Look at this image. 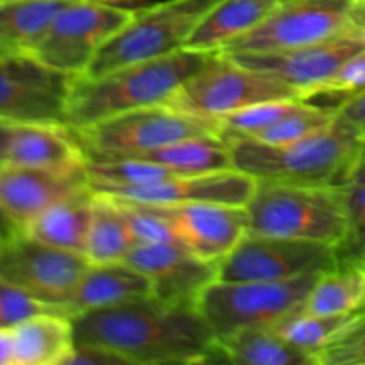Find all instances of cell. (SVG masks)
I'll list each match as a JSON object with an SVG mask.
<instances>
[{
    "instance_id": "10",
    "label": "cell",
    "mask_w": 365,
    "mask_h": 365,
    "mask_svg": "<svg viewBox=\"0 0 365 365\" xmlns=\"http://www.w3.org/2000/svg\"><path fill=\"white\" fill-rule=\"evenodd\" d=\"M89 266L82 253L48 246L20 230L0 250V277L64 316Z\"/></svg>"
},
{
    "instance_id": "35",
    "label": "cell",
    "mask_w": 365,
    "mask_h": 365,
    "mask_svg": "<svg viewBox=\"0 0 365 365\" xmlns=\"http://www.w3.org/2000/svg\"><path fill=\"white\" fill-rule=\"evenodd\" d=\"M348 212V241L342 260H364L365 255V180L351 177L342 184Z\"/></svg>"
},
{
    "instance_id": "6",
    "label": "cell",
    "mask_w": 365,
    "mask_h": 365,
    "mask_svg": "<svg viewBox=\"0 0 365 365\" xmlns=\"http://www.w3.org/2000/svg\"><path fill=\"white\" fill-rule=\"evenodd\" d=\"M71 132L88 159H113L160 148L180 139L220 135V121L159 103L71 128Z\"/></svg>"
},
{
    "instance_id": "34",
    "label": "cell",
    "mask_w": 365,
    "mask_h": 365,
    "mask_svg": "<svg viewBox=\"0 0 365 365\" xmlns=\"http://www.w3.org/2000/svg\"><path fill=\"white\" fill-rule=\"evenodd\" d=\"M312 365H365V312L330 344L314 353Z\"/></svg>"
},
{
    "instance_id": "28",
    "label": "cell",
    "mask_w": 365,
    "mask_h": 365,
    "mask_svg": "<svg viewBox=\"0 0 365 365\" xmlns=\"http://www.w3.org/2000/svg\"><path fill=\"white\" fill-rule=\"evenodd\" d=\"M128 157L159 163L182 175L210 173V171H223L234 168L230 148H228L227 141L221 139L220 135L180 139V141L170 143V145H164L160 148H153Z\"/></svg>"
},
{
    "instance_id": "7",
    "label": "cell",
    "mask_w": 365,
    "mask_h": 365,
    "mask_svg": "<svg viewBox=\"0 0 365 365\" xmlns=\"http://www.w3.org/2000/svg\"><path fill=\"white\" fill-rule=\"evenodd\" d=\"M285 98H299L298 89L274 75L252 70L227 53H212L166 106L217 121L253 103Z\"/></svg>"
},
{
    "instance_id": "27",
    "label": "cell",
    "mask_w": 365,
    "mask_h": 365,
    "mask_svg": "<svg viewBox=\"0 0 365 365\" xmlns=\"http://www.w3.org/2000/svg\"><path fill=\"white\" fill-rule=\"evenodd\" d=\"M71 0H0V48L29 52Z\"/></svg>"
},
{
    "instance_id": "2",
    "label": "cell",
    "mask_w": 365,
    "mask_h": 365,
    "mask_svg": "<svg viewBox=\"0 0 365 365\" xmlns=\"http://www.w3.org/2000/svg\"><path fill=\"white\" fill-rule=\"evenodd\" d=\"M212 53L178 50L96 77L77 75L66 102V127L81 128L128 110L166 103Z\"/></svg>"
},
{
    "instance_id": "17",
    "label": "cell",
    "mask_w": 365,
    "mask_h": 365,
    "mask_svg": "<svg viewBox=\"0 0 365 365\" xmlns=\"http://www.w3.org/2000/svg\"><path fill=\"white\" fill-rule=\"evenodd\" d=\"M364 48L365 45L360 41L341 34L316 45L284 50V52H239L227 53V56L252 70L282 78L289 86L298 89L302 96L327 84L349 57Z\"/></svg>"
},
{
    "instance_id": "29",
    "label": "cell",
    "mask_w": 365,
    "mask_h": 365,
    "mask_svg": "<svg viewBox=\"0 0 365 365\" xmlns=\"http://www.w3.org/2000/svg\"><path fill=\"white\" fill-rule=\"evenodd\" d=\"M365 310L349 314H337V316H312L302 310H296L291 316L284 317L277 327H273L282 337L302 351L309 353L310 362L312 355L330 344L335 337L342 334L349 324L355 323Z\"/></svg>"
},
{
    "instance_id": "5",
    "label": "cell",
    "mask_w": 365,
    "mask_h": 365,
    "mask_svg": "<svg viewBox=\"0 0 365 365\" xmlns=\"http://www.w3.org/2000/svg\"><path fill=\"white\" fill-rule=\"evenodd\" d=\"M220 0H164L134 9L130 20L96 52L82 75L96 77L127 64L185 48L196 25Z\"/></svg>"
},
{
    "instance_id": "32",
    "label": "cell",
    "mask_w": 365,
    "mask_h": 365,
    "mask_svg": "<svg viewBox=\"0 0 365 365\" xmlns=\"http://www.w3.org/2000/svg\"><path fill=\"white\" fill-rule=\"evenodd\" d=\"M365 89V48L360 50L353 57H349L344 64L337 70V73L319 88L305 93L299 98L312 106L323 107V109L335 110L342 102L351 98L356 93Z\"/></svg>"
},
{
    "instance_id": "11",
    "label": "cell",
    "mask_w": 365,
    "mask_h": 365,
    "mask_svg": "<svg viewBox=\"0 0 365 365\" xmlns=\"http://www.w3.org/2000/svg\"><path fill=\"white\" fill-rule=\"evenodd\" d=\"M339 248L324 242L246 234L217 266V278L227 282H280L337 269Z\"/></svg>"
},
{
    "instance_id": "3",
    "label": "cell",
    "mask_w": 365,
    "mask_h": 365,
    "mask_svg": "<svg viewBox=\"0 0 365 365\" xmlns=\"http://www.w3.org/2000/svg\"><path fill=\"white\" fill-rule=\"evenodd\" d=\"M364 134L337 116L330 125L298 141L264 145L228 139L235 170L262 182L342 185L351 177Z\"/></svg>"
},
{
    "instance_id": "24",
    "label": "cell",
    "mask_w": 365,
    "mask_h": 365,
    "mask_svg": "<svg viewBox=\"0 0 365 365\" xmlns=\"http://www.w3.org/2000/svg\"><path fill=\"white\" fill-rule=\"evenodd\" d=\"M217 364L312 365L309 353L285 341L274 328H242L216 337Z\"/></svg>"
},
{
    "instance_id": "25",
    "label": "cell",
    "mask_w": 365,
    "mask_h": 365,
    "mask_svg": "<svg viewBox=\"0 0 365 365\" xmlns=\"http://www.w3.org/2000/svg\"><path fill=\"white\" fill-rule=\"evenodd\" d=\"M299 310L312 316H337L365 310L364 260H342L337 269L321 274Z\"/></svg>"
},
{
    "instance_id": "14",
    "label": "cell",
    "mask_w": 365,
    "mask_h": 365,
    "mask_svg": "<svg viewBox=\"0 0 365 365\" xmlns=\"http://www.w3.org/2000/svg\"><path fill=\"white\" fill-rule=\"evenodd\" d=\"M148 207L170 221L182 248L207 262L220 264L248 234L250 217L242 205L196 202Z\"/></svg>"
},
{
    "instance_id": "45",
    "label": "cell",
    "mask_w": 365,
    "mask_h": 365,
    "mask_svg": "<svg viewBox=\"0 0 365 365\" xmlns=\"http://www.w3.org/2000/svg\"><path fill=\"white\" fill-rule=\"evenodd\" d=\"M364 264H365V255H364Z\"/></svg>"
},
{
    "instance_id": "38",
    "label": "cell",
    "mask_w": 365,
    "mask_h": 365,
    "mask_svg": "<svg viewBox=\"0 0 365 365\" xmlns=\"http://www.w3.org/2000/svg\"><path fill=\"white\" fill-rule=\"evenodd\" d=\"M342 34L365 45V0H353Z\"/></svg>"
},
{
    "instance_id": "33",
    "label": "cell",
    "mask_w": 365,
    "mask_h": 365,
    "mask_svg": "<svg viewBox=\"0 0 365 365\" xmlns=\"http://www.w3.org/2000/svg\"><path fill=\"white\" fill-rule=\"evenodd\" d=\"M113 198L121 209V212H123L125 220L130 225L138 245H146V242H171V245H180L173 227H171V223L166 217L157 214L155 210L150 209L145 203L132 202V200L120 198V196H113Z\"/></svg>"
},
{
    "instance_id": "19",
    "label": "cell",
    "mask_w": 365,
    "mask_h": 365,
    "mask_svg": "<svg viewBox=\"0 0 365 365\" xmlns=\"http://www.w3.org/2000/svg\"><path fill=\"white\" fill-rule=\"evenodd\" d=\"M41 170H77L88 164L84 150L66 125H13L6 163Z\"/></svg>"
},
{
    "instance_id": "21",
    "label": "cell",
    "mask_w": 365,
    "mask_h": 365,
    "mask_svg": "<svg viewBox=\"0 0 365 365\" xmlns=\"http://www.w3.org/2000/svg\"><path fill=\"white\" fill-rule=\"evenodd\" d=\"M14 365H68L75 351L71 317L45 312L13 328Z\"/></svg>"
},
{
    "instance_id": "20",
    "label": "cell",
    "mask_w": 365,
    "mask_h": 365,
    "mask_svg": "<svg viewBox=\"0 0 365 365\" xmlns=\"http://www.w3.org/2000/svg\"><path fill=\"white\" fill-rule=\"evenodd\" d=\"M150 296H153L150 280L128 264H91L75 289L68 317Z\"/></svg>"
},
{
    "instance_id": "12",
    "label": "cell",
    "mask_w": 365,
    "mask_h": 365,
    "mask_svg": "<svg viewBox=\"0 0 365 365\" xmlns=\"http://www.w3.org/2000/svg\"><path fill=\"white\" fill-rule=\"evenodd\" d=\"M353 0H278L257 27L217 53L284 52L344 32Z\"/></svg>"
},
{
    "instance_id": "44",
    "label": "cell",
    "mask_w": 365,
    "mask_h": 365,
    "mask_svg": "<svg viewBox=\"0 0 365 365\" xmlns=\"http://www.w3.org/2000/svg\"><path fill=\"white\" fill-rule=\"evenodd\" d=\"M2 52H6V50H2V48H0V53H2Z\"/></svg>"
},
{
    "instance_id": "39",
    "label": "cell",
    "mask_w": 365,
    "mask_h": 365,
    "mask_svg": "<svg viewBox=\"0 0 365 365\" xmlns=\"http://www.w3.org/2000/svg\"><path fill=\"white\" fill-rule=\"evenodd\" d=\"M0 365H14L13 328H0Z\"/></svg>"
},
{
    "instance_id": "41",
    "label": "cell",
    "mask_w": 365,
    "mask_h": 365,
    "mask_svg": "<svg viewBox=\"0 0 365 365\" xmlns=\"http://www.w3.org/2000/svg\"><path fill=\"white\" fill-rule=\"evenodd\" d=\"M16 230H18V228L14 227L13 223H11L9 217H7L6 214L0 210V250H2V246L6 245L7 239H9L11 235H13Z\"/></svg>"
},
{
    "instance_id": "43",
    "label": "cell",
    "mask_w": 365,
    "mask_h": 365,
    "mask_svg": "<svg viewBox=\"0 0 365 365\" xmlns=\"http://www.w3.org/2000/svg\"><path fill=\"white\" fill-rule=\"evenodd\" d=\"M93 2L109 4V6H121V7H128V6H132V4L145 2V0H93Z\"/></svg>"
},
{
    "instance_id": "15",
    "label": "cell",
    "mask_w": 365,
    "mask_h": 365,
    "mask_svg": "<svg viewBox=\"0 0 365 365\" xmlns=\"http://www.w3.org/2000/svg\"><path fill=\"white\" fill-rule=\"evenodd\" d=\"M91 189L146 205L205 202L246 207L255 192L257 180L232 168V170L210 171V173L175 175L164 180L141 185H98Z\"/></svg>"
},
{
    "instance_id": "23",
    "label": "cell",
    "mask_w": 365,
    "mask_h": 365,
    "mask_svg": "<svg viewBox=\"0 0 365 365\" xmlns=\"http://www.w3.org/2000/svg\"><path fill=\"white\" fill-rule=\"evenodd\" d=\"M91 209L93 189L89 185L84 191L50 205L20 232L48 246L86 255Z\"/></svg>"
},
{
    "instance_id": "8",
    "label": "cell",
    "mask_w": 365,
    "mask_h": 365,
    "mask_svg": "<svg viewBox=\"0 0 365 365\" xmlns=\"http://www.w3.org/2000/svg\"><path fill=\"white\" fill-rule=\"evenodd\" d=\"M321 274L280 282H227L216 278L202 292L196 307L216 337L242 328H273L302 309Z\"/></svg>"
},
{
    "instance_id": "36",
    "label": "cell",
    "mask_w": 365,
    "mask_h": 365,
    "mask_svg": "<svg viewBox=\"0 0 365 365\" xmlns=\"http://www.w3.org/2000/svg\"><path fill=\"white\" fill-rule=\"evenodd\" d=\"M45 312H56V310L43 305L41 302L0 277V328H14L29 317Z\"/></svg>"
},
{
    "instance_id": "4",
    "label": "cell",
    "mask_w": 365,
    "mask_h": 365,
    "mask_svg": "<svg viewBox=\"0 0 365 365\" xmlns=\"http://www.w3.org/2000/svg\"><path fill=\"white\" fill-rule=\"evenodd\" d=\"M246 210L248 234L324 242L339 248L341 255L348 241L342 185L257 180Z\"/></svg>"
},
{
    "instance_id": "13",
    "label": "cell",
    "mask_w": 365,
    "mask_h": 365,
    "mask_svg": "<svg viewBox=\"0 0 365 365\" xmlns=\"http://www.w3.org/2000/svg\"><path fill=\"white\" fill-rule=\"evenodd\" d=\"M73 75L61 73L27 52L0 53V121L66 125Z\"/></svg>"
},
{
    "instance_id": "42",
    "label": "cell",
    "mask_w": 365,
    "mask_h": 365,
    "mask_svg": "<svg viewBox=\"0 0 365 365\" xmlns=\"http://www.w3.org/2000/svg\"><path fill=\"white\" fill-rule=\"evenodd\" d=\"M351 177L362 178V180H365V134L362 138V143H360V150H359V155H356L355 166H353Z\"/></svg>"
},
{
    "instance_id": "22",
    "label": "cell",
    "mask_w": 365,
    "mask_h": 365,
    "mask_svg": "<svg viewBox=\"0 0 365 365\" xmlns=\"http://www.w3.org/2000/svg\"><path fill=\"white\" fill-rule=\"evenodd\" d=\"M277 4L278 0H220L196 25L185 50L221 52L234 39L257 27Z\"/></svg>"
},
{
    "instance_id": "1",
    "label": "cell",
    "mask_w": 365,
    "mask_h": 365,
    "mask_svg": "<svg viewBox=\"0 0 365 365\" xmlns=\"http://www.w3.org/2000/svg\"><path fill=\"white\" fill-rule=\"evenodd\" d=\"M75 346L100 349L120 364H217L216 335L195 305L155 296L71 317Z\"/></svg>"
},
{
    "instance_id": "37",
    "label": "cell",
    "mask_w": 365,
    "mask_h": 365,
    "mask_svg": "<svg viewBox=\"0 0 365 365\" xmlns=\"http://www.w3.org/2000/svg\"><path fill=\"white\" fill-rule=\"evenodd\" d=\"M335 116L359 130L360 134H365V89L342 102L335 110Z\"/></svg>"
},
{
    "instance_id": "16",
    "label": "cell",
    "mask_w": 365,
    "mask_h": 365,
    "mask_svg": "<svg viewBox=\"0 0 365 365\" xmlns=\"http://www.w3.org/2000/svg\"><path fill=\"white\" fill-rule=\"evenodd\" d=\"M125 264L148 278L157 299L173 305L195 307L202 292L217 278L220 266L171 242L135 245Z\"/></svg>"
},
{
    "instance_id": "9",
    "label": "cell",
    "mask_w": 365,
    "mask_h": 365,
    "mask_svg": "<svg viewBox=\"0 0 365 365\" xmlns=\"http://www.w3.org/2000/svg\"><path fill=\"white\" fill-rule=\"evenodd\" d=\"M132 14V7L71 0L27 53L61 73L77 77Z\"/></svg>"
},
{
    "instance_id": "31",
    "label": "cell",
    "mask_w": 365,
    "mask_h": 365,
    "mask_svg": "<svg viewBox=\"0 0 365 365\" xmlns=\"http://www.w3.org/2000/svg\"><path fill=\"white\" fill-rule=\"evenodd\" d=\"M334 118L335 113H331V110L312 106V103H307L302 100V103L292 113L282 118L280 121L257 132L252 138L241 139H253V141L264 143V145H285V143L298 141V139L307 138V135L316 134L321 128L330 125Z\"/></svg>"
},
{
    "instance_id": "40",
    "label": "cell",
    "mask_w": 365,
    "mask_h": 365,
    "mask_svg": "<svg viewBox=\"0 0 365 365\" xmlns=\"http://www.w3.org/2000/svg\"><path fill=\"white\" fill-rule=\"evenodd\" d=\"M11 134H13V125L6 123V121H0V166L6 163L7 148H9L11 143Z\"/></svg>"
},
{
    "instance_id": "30",
    "label": "cell",
    "mask_w": 365,
    "mask_h": 365,
    "mask_svg": "<svg viewBox=\"0 0 365 365\" xmlns=\"http://www.w3.org/2000/svg\"><path fill=\"white\" fill-rule=\"evenodd\" d=\"M302 103V98H285V100H267V102L253 103L241 110L223 116L220 121V138L228 139L252 138L257 132L271 127L280 121L289 113Z\"/></svg>"
},
{
    "instance_id": "18",
    "label": "cell",
    "mask_w": 365,
    "mask_h": 365,
    "mask_svg": "<svg viewBox=\"0 0 365 365\" xmlns=\"http://www.w3.org/2000/svg\"><path fill=\"white\" fill-rule=\"evenodd\" d=\"M89 187L88 168L41 170L2 164L0 166V210L24 230L38 214L53 203Z\"/></svg>"
},
{
    "instance_id": "26",
    "label": "cell",
    "mask_w": 365,
    "mask_h": 365,
    "mask_svg": "<svg viewBox=\"0 0 365 365\" xmlns=\"http://www.w3.org/2000/svg\"><path fill=\"white\" fill-rule=\"evenodd\" d=\"M135 245L138 241L134 232L113 196L93 191L91 223H89L88 245H86V257L89 262H125Z\"/></svg>"
}]
</instances>
